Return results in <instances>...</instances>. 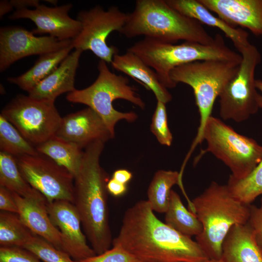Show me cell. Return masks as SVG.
<instances>
[{
    "instance_id": "obj_8",
    "label": "cell",
    "mask_w": 262,
    "mask_h": 262,
    "mask_svg": "<svg viewBox=\"0 0 262 262\" xmlns=\"http://www.w3.org/2000/svg\"><path fill=\"white\" fill-rule=\"evenodd\" d=\"M203 139L207 142V147L201 150L195 163L206 153H211L230 169V175L236 179L248 176L262 160V146L218 118L211 116L208 119Z\"/></svg>"
},
{
    "instance_id": "obj_41",
    "label": "cell",
    "mask_w": 262,
    "mask_h": 262,
    "mask_svg": "<svg viewBox=\"0 0 262 262\" xmlns=\"http://www.w3.org/2000/svg\"><path fill=\"white\" fill-rule=\"evenodd\" d=\"M255 84L256 88L261 92L259 98V106L260 108L262 109V80L261 79L256 80Z\"/></svg>"
},
{
    "instance_id": "obj_29",
    "label": "cell",
    "mask_w": 262,
    "mask_h": 262,
    "mask_svg": "<svg viewBox=\"0 0 262 262\" xmlns=\"http://www.w3.org/2000/svg\"><path fill=\"white\" fill-rule=\"evenodd\" d=\"M0 151L15 157L40 154L35 146L27 140L3 115H0Z\"/></svg>"
},
{
    "instance_id": "obj_40",
    "label": "cell",
    "mask_w": 262,
    "mask_h": 262,
    "mask_svg": "<svg viewBox=\"0 0 262 262\" xmlns=\"http://www.w3.org/2000/svg\"><path fill=\"white\" fill-rule=\"evenodd\" d=\"M13 7L10 1L0 0V17L1 18L4 15L11 11Z\"/></svg>"
},
{
    "instance_id": "obj_20",
    "label": "cell",
    "mask_w": 262,
    "mask_h": 262,
    "mask_svg": "<svg viewBox=\"0 0 262 262\" xmlns=\"http://www.w3.org/2000/svg\"><path fill=\"white\" fill-rule=\"evenodd\" d=\"M172 8L201 24L220 30L229 38L240 52L250 43L249 34L240 28H233L218 16H214L198 0H165Z\"/></svg>"
},
{
    "instance_id": "obj_36",
    "label": "cell",
    "mask_w": 262,
    "mask_h": 262,
    "mask_svg": "<svg viewBox=\"0 0 262 262\" xmlns=\"http://www.w3.org/2000/svg\"><path fill=\"white\" fill-rule=\"evenodd\" d=\"M0 210L18 214V210L12 192L0 186Z\"/></svg>"
},
{
    "instance_id": "obj_11",
    "label": "cell",
    "mask_w": 262,
    "mask_h": 262,
    "mask_svg": "<svg viewBox=\"0 0 262 262\" xmlns=\"http://www.w3.org/2000/svg\"><path fill=\"white\" fill-rule=\"evenodd\" d=\"M127 19V13L115 6L105 10L101 6L96 5L80 11L77 19L81 22L82 29L72 41L73 48L82 51L90 50L100 60L111 64L119 50L114 46H108L107 38L112 32H119Z\"/></svg>"
},
{
    "instance_id": "obj_24",
    "label": "cell",
    "mask_w": 262,
    "mask_h": 262,
    "mask_svg": "<svg viewBox=\"0 0 262 262\" xmlns=\"http://www.w3.org/2000/svg\"><path fill=\"white\" fill-rule=\"evenodd\" d=\"M35 147L39 153L64 167L74 176L78 173L84 151L77 144L55 135Z\"/></svg>"
},
{
    "instance_id": "obj_39",
    "label": "cell",
    "mask_w": 262,
    "mask_h": 262,
    "mask_svg": "<svg viewBox=\"0 0 262 262\" xmlns=\"http://www.w3.org/2000/svg\"><path fill=\"white\" fill-rule=\"evenodd\" d=\"M13 8L16 10L28 9L29 7L35 8L40 5L38 0H12L10 1Z\"/></svg>"
},
{
    "instance_id": "obj_27",
    "label": "cell",
    "mask_w": 262,
    "mask_h": 262,
    "mask_svg": "<svg viewBox=\"0 0 262 262\" xmlns=\"http://www.w3.org/2000/svg\"><path fill=\"white\" fill-rule=\"evenodd\" d=\"M0 186L24 197L39 192L32 187L22 176L16 158L2 151L0 152Z\"/></svg>"
},
{
    "instance_id": "obj_22",
    "label": "cell",
    "mask_w": 262,
    "mask_h": 262,
    "mask_svg": "<svg viewBox=\"0 0 262 262\" xmlns=\"http://www.w3.org/2000/svg\"><path fill=\"white\" fill-rule=\"evenodd\" d=\"M222 250L224 262H262V250L247 223L231 228L223 241Z\"/></svg>"
},
{
    "instance_id": "obj_4",
    "label": "cell",
    "mask_w": 262,
    "mask_h": 262,
    "mask_svg": "<svg viewBox=\"0 0 262 262\" xmlns=\"http://www.w3.org/2000/svg\"><path fill=\"white\" fill-rule=\"evenodd\" d=\"M251 204H245L231 194L227 185L212 181L191 201V212L202 225L201 233L196 236L197 243L210 260L222 259V246L233 226L247 223Z\"/></svg>"
},
{
    "instance_id": "obj_32",
    "label": "cell",
    "mask_w": 262,
    "mask_h": 262,
    "mask_svg": "<svg viewBox=\"0 0 262 262\" xmlns=\"http://www.w3.org/2000/svg\"><path fill=\"white\" fill-rule=\"evenodd\" d=\"M165 104L157 101L152 117L150 130L160 144L170 147L172 142L173 136L168 126Z\"/></svg>"
},
{
    "instance_id": "obj_6",
    "label": "cell",
    "mask_w": 262,
    "mask_h": 262,
    "mask_svg": "<svg viewBox=\"0 0 262 262\" xmlns=\"http://www.w3.org/2000/svg\"><path fill=\"white\" fill-rule=\"evenodd\" d=\"M241 62L218 60L196 61L178 66L170 72V77L174 83H183L192 88L199 113V125L189 155L203 141L204 127L212 116L215 100L236 75Z\"/></svg>"
},
{
    "instance_id": "obj_25",
    "label": "cell",
    "mask_w": 262,
    "mask_h": 262,
    "mask_svg": "<svg viewBox=\"0 0 262 262\" xmlns=\"http://www.w3.org/2000/svg\"><path fill=\"white\" fill-rule=\"evenodd\" d=\"M178 184L183 191L182 178L176 171L159 170L148 186L147 201L154 212L163 213L169 206L171 188Z\"/></svg>"
},
{
    "instance_id": "obj_30",
    "label": "cell",
    "mask_w": 262,
    "mask_h": 262,
    "mask_svg": "<svg viewBox=\"0 0 262 262\" xmlns=\"http://www.w3.org/2000/svg\"><path fill=\"white\" fill-rule=\"evenodd\" d=\"M227 185L236 198L245 204H251L262 195V160L244 179H236L230 175Z\"/></svg>"
},
{
    "instance_id": "obj_2",
    "label": "cell",
    "mask_w": 262,
    "mask_h": 262,
    "mask_svg": "<svg viewBox=\"0 0 262 262\" xmlns=\"http://www.w3.org/2000/svg\"><path fill=\"white\" fill-rule=\"evenodd\" d=\"M104 143L98 140L85 148L81 167L74 176L73 203L96 255L109 249L113 242L106 187L110 179L100 164Z\"/></svg>"
},
{
    "instance_id": "obj_10",
    "label": "cell",
    "mask_w": 262,
    "mask_h": 262,
    "mask_svg": "<svg viewBox=\"0 0 262 262\" xmlns=\"http://www.w3.org/2000/svg\"><path fill=\"white\" fill-rule=\"evenodd\" d=\"M1 115L35 147L56 134L62 119L54 101L23 94L11 100Z\"/></svg>"
},
{
    "instance_id": "obj_33",
    "label": "cell",
    "mask_w": 262,
    "mask_h": 262,
    "mask_svg": "<svg viewBox=\"0 0 262 262\" xmlns=\"http://www.w3.org/2000/svg\"><path fill=\"white\" fill-rule=\"evenodd\" d=\"M75 262H141L122 248L113 246L99 255Z\"/></svg>"
},
{
    "instance_id": "obj_23",
    "label": "cell",
    "mask_w": 262,
    "mask_h": 262,
    "mask_svg": "<svg viewBox=\"0 0 262 262\" xmlns=\"http://www.w3.org/2000/svg\"><path fill=\"white\" fill-rule=\"evenodd\" d=\"M73 48L72 44L59 50L40 55L30 69L19 76L9 77L7 81L29 93L51 74Z\"/></svg>"
},
{
    "instance_id": "obj_14",
    "label": "cell",
    "mask_w": 262,
    "mask_h": 262,
    "mask_svg": "<svg viewBox=\"0 0 262 262\" xmlns=\"http://www.w3.org/2000/svg\"><path fill=\"white\" fill-rule=\"evenodd\" d=\"M47 207L52 223L60 231L63 251L75 261L96 255L87 244L80 215L72 202L56 200L47 202Z\"/></svg>"
},
{
    "instance_id": "obj_12",
    "label": "cell",
    "mask_w": 262,
    "mask_h": 262,
    "mask_svg": "<svg viewBox=\"0 0 262 262\" xmlns=\"http://www.w3.org/2000/svg\"><path fill=\"white\" fill-rule=\"evenodd\" d=\"M16 158L24 179L48 203L56 200L73 203L74 176L66 168L40 153Z\"/></svg>"
},
{
    "instance_id": "obj_13",
    "label": "cell",
    "mask_w": 262,
    "mask_h": 262,
    "mask_svg": "<svg viewBox=\"0 0 262 262\" xmlns=\"http://www.w3.org/2000/svg\"><path fill=\"white\" fill-rule=\"evenodd\" d=\"M72 40L61 41L49 35L36 36L18 26L0 30V71L2 72L19 59L33 55H42L72 44Z\"/></svg>"
},
{
    "instance_id": "obj_19",
    "label": "cell",
    "mask_w": 262,
    "mask_h": 262,
    "mask_svg": "<svg viewBox=\"0 0 262 262\" xmlns=\"http://www.w3.org/2000/svg\"><path fill=\"white\" fill-rule=\"evenodd\" d=\"M82 52L75 49L71 52L51 74L28 93V95L36 99L54 102L61 94L75 90L76 71Z\"/></svg>"
},
{
    "instance_id": "obj_1",
    "label": "cell",
    "mask_w": 262,
    "mask_h": 262,
    "mask_svg": "<svg viewBox=\"0 0 262 262\" xmlns=\"http://www.w3.org/2000/svg\"><path fill=\"white\" fill-rule=\"evenodd\" d=\"M113 246H119L141 262H205L209 259L196 241L159 219L147 200L125 212Z\"/></svg>"
},
{
    "instance_id": "obj_38",
    "label": "cell",
    "mask_w": 262,
    "mask_h": 262,
    "mask_svg": "<svg viewBox=\"0 0 262 262\" xmlns=\"http://www.w3.org/2000/svg\"><path fill=\"white\" fill-rule=\"evenodd\" d=\"M132 174L129 170L119 169L115 171L112 178L122 183L127 184L131 180Z\"/></svg>"
},
{
    "instance_id": "obj_9",
    "label": "cell",
    "mask_w": 262,
    "mask_h": 262,
    "mask_svg": "<svg viewBox=\"0 0 262 262\" xmlns=\"http://www.w3.org/2000/svg\"><path fill=\"white\" fill-rule=\"evenodd\" d=\"M240 53L242 59L239 70L218 97L220 117L238 123L248 119L260 108L255 72L262 60L260 52L251 44Z\"/></svg>"
},
{
    "instance_id": "obj_34",
    "label": "cell",
    "mask_w": 262,
    "mask_h": 262,
    "mask_svg": "<svg viewBox=\"0 0 262 262\" xmlns=\"http://www.w3.org/2000/svg\"><path fill=\"white\" fill-rule=\"evenodd\" d=\"M0 262H43L30 251L21 247L0 246Z\"/></svg>"
},
{
    "instance_id": "obj_37",
    "label": "cell",
    "mask_w": 262,
    "mask_h": 262,
    "mask_svg": "<svg viewBox=\"0 0 262 262\" xmlns=\"http://www.w3.org/2000/svg\"><path fill=\"white\" fill-rule=\"evenodd\" d=\"M106 187L108 193L116 197L123 196L128 189L127 184L119 182L113 178L109 179Z\"/></svg>"
},
{
    "instance_id": "obj_15",
    "label": "cell",
    "mask_w": 262,
    "mask_h": 262,
    "mask_svg": "<svg viewBox=\"0 0 262 262\" xmlns=\"http://www.w3.org/2000/svg\"><path fill=\"white\" fill-rule=\"evenodd\" d=\"M72 7L71 3L52 7L40 4L33 9L16 10L9 18L31 20L36 25L31 31L34 34H48L61 41L73 40L80 33L82 25L68 15Z\"/></svg>"
},
{
    "instance_id": "obj_28",
    "label": "cell",
    "mask_w": 262,
    "mask_h": 262,
    "mask_svg": "<svg viewBox=\"0 0 262 262\" xmlns=\"http://www.w3.org/2000/svg\"><path fill=\"white\" fill-rule=\"evenodd\" d=\"M33 235L22 222L18 214L0 212V246L23 247Z\"/></svg>"
},
{
    "instance_id": "obj_7",
    "label": "cell",
    "mask_w": 262,
    "mask_h": 262,
    "mask_svg": "<svg viewBox=\"0 0 262 262\" xmlns=\"http://www.w3.org/2000/svg\"><path fill=\"white\" fill-rule=\"evenodd\" d=\"M98 75L96 81L83 89L68 93L67 100L86 105L96 112L115 136V127L120 120L134 122L138 117L133 112H121L115 110L113 102L118 99L127 100L143 109L145 103L135 88L129 84L128 78L112 72L107 63L100 60Z\"/></svg>"
},
{
    "instance_id": "obj_42",
    "label": "cell",
    "mask_w": 262,
    "mask_h": 262,
    "mask_svg": "<svg viewBox=\"0 0 262 262\" xmlns=\"http://www.w3.org/2000/svg\"><path fill=\"white\" fill-rule=\"evenodd\" d=\"M205 262H224V261L222 259L219 260H213L209 259Z\"/></svg>"
},
{
    "instance_id": "obj_26",
    "label": "cell",
    "mask_w": 262,
    "mask_h": 262,
    "mask_svg": "<svg viewBox=\"0 0 262 262\" xmlns=\"http://www.w3.org/2000/svg\"><path fill=\"white\" fill-rule=\"evenodd\" d=\"M164 223L178 232L189 237L196 236L202 231V225L196 214L184 207L179 195L173 190L165 213Z\"/></svg>"
},
{
    "instance_id": "obj_18",
    "label": "cell",
    "mask_w": 262,
    "mask_h": 262,
    "mask_svg": "<svg viewBox=\"0 0 262 262\" xmlns=\"http://www.w3.org/2000/svg\"><path fill=\"white\" fill-rule=\"evenodd\" d=\"M12 194L18 207V215L23 224L34 234L63 251L60 231L49 216L45 197L40 192L27 197Z\"/></svg>"
},
{
    "instance_id": "obj_31",
    "label": "cell",
    "mask_w": 262,
    "mask_h": 262,
    "mask_svg": "<svg viewBox=\"0 0 262 262\" xmlns=\"http://www.w3.org/2000/svg\"><path fill=\"white\" fill-rule=\"evenodd\" d=\"M23 248L33 253L43 262H75L66 252L35 234Z\"/></svg>"
},
{
    "instance_id": "obj_3",
    "label": "cell",
    "mask_w": 262,
    "mask_h": 262,
    "mask_svg": "<svg viewBox=\"0 0 262 262\" xmlns=\"http://www.w3.org/2000/svg\"><path fill=\"white\" fill-rule=\"evenodd\" d=\"M119 33L127 38L143 35L171 44L183 40L207 45L215 41L200 22L175 10L165 0H137Z\"/></svg>"
},
{
    "instance_id": "obj_21",
    "label": "cell",
    "mask_w": 262,
    "mask_h": 262,
    "mask_svg": "<svg viewBox=\"0 0 262 262\" xmlns=\"http://www.w3.org/2000/svg\"><path fill=\"white\" fill-rule=\"evenodd\" d=\"M111 64L114 69L131 77L150 90L157 101L166 104L172 100L171 94L161 82L156 72L133 53L127 50L123 54H115Z\"/></svg>"
},
{
    "instance_id": "obj_5",
    "label": "cell",
    "mask_w": 262,
    "mask_h": 262,
    "mask_svg": "<svg viewBox=\"0 0 262 262\" xmlns=\"http://www.w3.org/2000/svg\"><path fill=\"white\" fill-rule=\"evenodd\" d=\"M214 38L213 43L206 45L188 41L175 44L144 37L127 50L152 68L164 87L173 88L177 84L171 79L170 73L180 66L208 60L241 62V55L226 45L221 34H216Z\"/></svg>"
},
{
    "instance_id": "obj_17",
    "label": "cell",
    "mask_w": 262,
    "mask_h": 262,
    "mask_svg": "<svg viewBox=\"0 0 262 262\" xmlns=\"http://www.w3.org/2000/svg\"><path fill=\"white\" fill-rule=\"evenodd\" d=\"M229 26L262 37V0H198Z\"/></svg>"
},
{
    "instance_id": "obj_35",
    "label": "cell",
    "mask_w": 262,
    "mask_h": 262,
    "mask_svg": "<svg viewBox=\"0 0 262 262\" xmlns=\"http://www.w3.org/2000/svg\"><path fill=\"white\" fill-rule=\"evenodd\" d=\"M247 224L253 231L257 243L262 250V197L259 206L250 205V213Z\"/></svg>"
},
{
    "instance_id": "obj_16",
    "label": "cell",
    "mask_w": 262,
    "mask_h": 262,
    "mask_svg": "<svg viewBox=\"0 0 262 262\" xmlns=\"http://www.w3.org/2000/svg\"><path fill=\"white\" fill-rule=\"evenodd\" d=\"M55 135L82 148L96 141L105 143L115 137L102 119L89 107L62 117Z\"/></svg>"
}]
</instances>
